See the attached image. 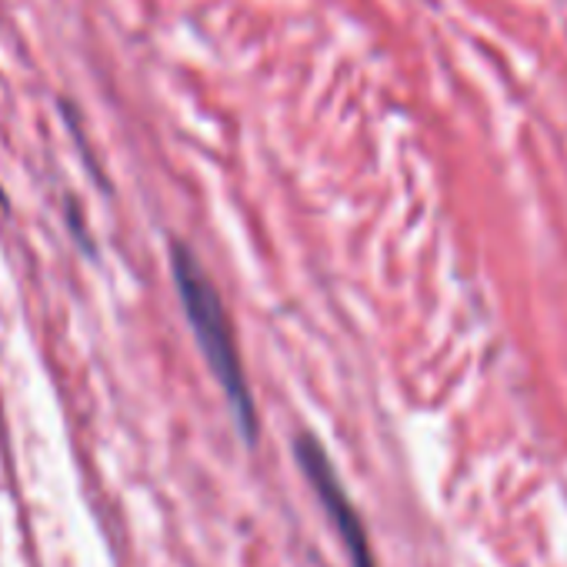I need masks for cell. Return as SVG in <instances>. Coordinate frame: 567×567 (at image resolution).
Instances as JSON below:
<instances>
[{"instance_id":"6da1fadb","label":"cell","mask_w":567,"mask_h":567,"mask_svg":"<svg viewBox=\"0 0 567 567\" xmlns=\"http://www.w3.org/2000/svg\"><path fill=\"white\" fill-rule=\"evenodd\" d=\"M171 264H174V284H177L184 315L190 321V331L197 338V348H200L210 374L217 378V384H220V391L234 411L240 437L254 441L257 437V411H254V398H250V388L244 378V364L237 354V341H234L224 301L210 284V277L204 274L200 260L184 244H174Z\"/></svg>"},{"instance_id":"7a4b0ae2","label":"cell","mask_w":567,"mask_h":567,"mask_svg":"<svg viewBox=\"0 0 567 567\" xmlns=\"http://www.w3.org/2000/svg\"><path fill=\"white\" fill-rule=\"evenodd\" d=\"M295 457L305 467L311 487L318 491L324 511L331 514V520H334V527H338V534H341V540H344V547H348V554L354 560V567H378L374 554H371V544H368V530L361 524V514L351 504V497H348L331 457L324 454V447L315 437L305 434V437L295 441Z\"/></svg>"}]
</instances>
